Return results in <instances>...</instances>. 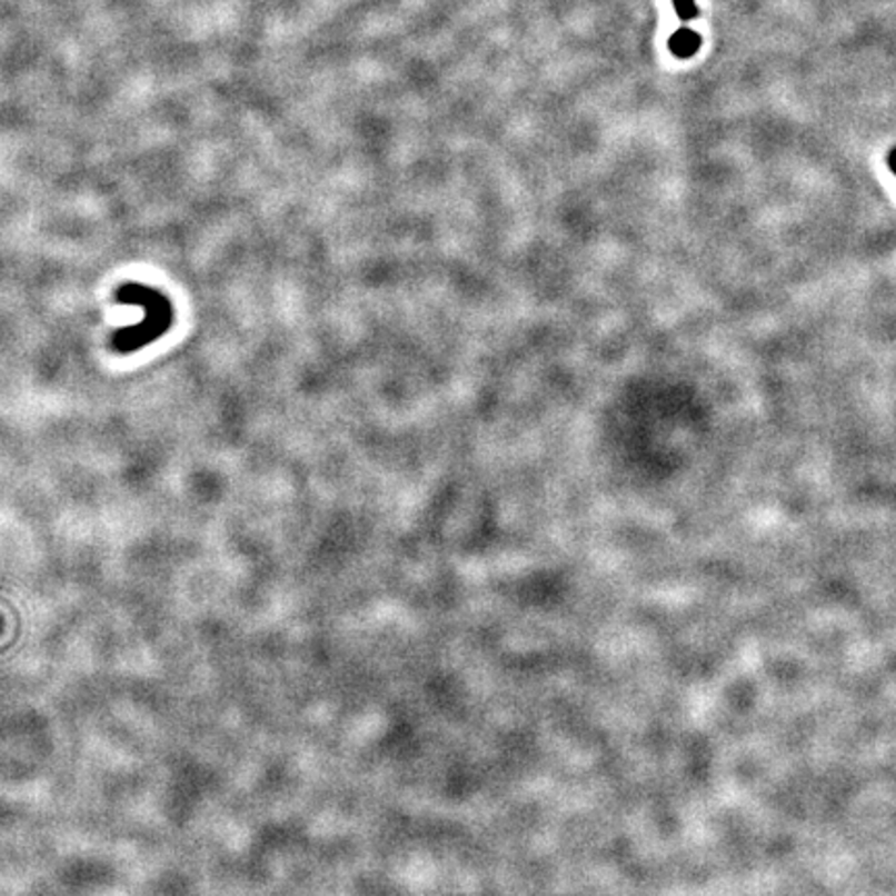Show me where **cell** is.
Masks as SVG:
<instances>
[{
	"mask_svg": "<svg viewBox=\"0 0 896 896\" xmlns=\"http://www.w3.org/2000/svg\"><path fill=\"white\" fill-rule=\"evenodd\" d=\"M699 47H701V36L689 28H680L668 40V48L677 59L696 57Z\"/></svg>",
	"mask_w": 896,
	"mask_h": 896,
	"instance_id": "cell-1",
	"label": "cell"
},
{
	"mask_svg": "<svg viewBox=\"0 0 896 896\" xmlns=\"http://www.w3.org/2000/svg\"><path fill=\"white\" fill-rule=\"evenodd\" d=\"M888 165H890V169H893V172H895L896 175V148L895 150H893V152H890V158H888Z\"/></svg>",
	"mask_w": 896,
	"mask_h": 896,
	"instance_id": "cell-3",
	"label": "cell"
},
{
	"mask_svg": "<svg viewBox=\"0 0 896 896\" xmlns=\"http://www.w3.org/2000/svg\"><path fill=\"white\" fill-rule=\"evenodd\" d=\"M673 4H675V11H677V16L683 21H691V19H696L699 16V9H697L694 0H673Z\"/></svg>",
	"mask_w": 896,
	"mask_h": 896,
	"instance_id": "cell-2",
	"label": "cell"
}]
</instances>
